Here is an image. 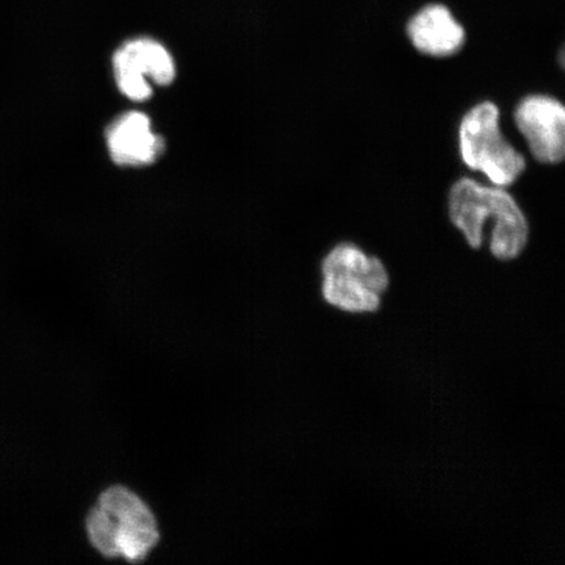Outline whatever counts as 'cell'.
<instances>
[{"label":"cell","instance_id":"cell-3","mask_svg":"<svg viewBox=\"0 0 565 565\" xmlns=\"http://www.w3.org/2000/svg\"><path fill=\"white\" fill-rule=\"evenodd\" d=\"M459 145L465 164L483 172L494 183L510 186L524 172L526 162L499 130V109L483 103L465 116L459 129Z\"/></svg>","mask_w":565,"mask_h":565},{"label":"cell","instance_id":"cell-5","mask_svg":"<svg viewBox=\"0 0 565 565\" xmlns=\"http://www.w3.org/2000/svg\"><path fill=\"white\" fill-rule=\"evenodd\" d=\"M98 507L115 521L118 556L139 562L157 546V521L136 493L125 487H111L102 494Z\"/></svg>","mask_w":565,"mask_h":565},{"label":"cell","instance_id":"cell-8","mask_svg":"<svg viewBox=\"0 0 565 565\" xmlns=\"http://www.w3.org/2000/svg\"><path fill=\"white\" fill-rule=\"evenodd\" d=\"M408 35L419 52L435 56L455 54L462 47L465 31L447 7L428 6L409 21Z\"/></svg>","mask_w":565,"mask_h":565},{"label":"cell","instance_id":"cell-6","mask_svg":"<svg viewBox=\"0 0 565 565\" xmlns=\"http://www.w3.org/2000/svg\"><path fill=\"white\" fill-rule=\"evenodd\" d=\"M514 121L536 160L556 164L564 159L565 110L561 102L548 96H529L515 109Z\"/></svg>","mask_w":565,"mask_h":565},{"label":"cell","instance_id":"cell-1","mask_svg":"<svg viewBox=\"0 0 565 565\" xmlns=\"http://www.w3.org/2000/svg\"><path fill=\"white\" fill-rule=\"evenodd\" d=\"M451 222L468 243L478 249L483 243L487 218L494 223L491 252L501 260L519 257L527 243L529 225L519 204L503 189L479 185L475 180H459L449 198Z\"/></svg>","mask_w":565,"mask_h":565},{"label":"cell","instance_id":"cell-4","mask_svg":"<svg viewBox=\"0 0 565 565\" xmlns=\"http://www.w3.org/2000/svg\"><path fill=\"white\" fill-rule=\"evenodd\" d=\"M113 70L119 90L134 102L152 96L151 83L168 86L175 76L171 53L152 39L125 42L113 56Z\"/></svg>","mask_w":565,"mask_h":565},{"label":"cell","instance_id":"cell-9","mask_svg":"<svg viewBox=\"0 0 565 565\" xmlns=\"http://www.w3.org/2000/svg\"><path fill=\"white\" fill-rule=\"evenodd\" d=\"M87 532L92 545L97 551L108 557H116V526L115 521L106 513L103 508L97 507L92 510L87 518Z\"/></svg>","mask_w":565,"mask_h":565},{"label":"cell","instance_id":"cell-7","mask_svg":"<svg viewBox=\"0 0 565 565\" xmlns=\"http://www.w3.org/2000/svg\"><path fill=\"white\" fill-rule=\"evenodd\" d=\"M113 161L124 167H141L157 161L164 151V140L152 131L145 113L127 111L106 130Z\"/></svg>","mask_w":565,"mask_h":565},{"label":"cell","instance_id":"cell-2","mask_svg":"<svg viewBox=\"0 0 565 565\" xmlns=\"http://www.w3.org/2000/svg\"><path fill=\"white\" fill-rule=\"evenodd\" d=\"M324 301L343 313L372 315L383 306L388 275L383 263L352 244H341L322 263Z\"/></svg>","mask_w":565,"mask_h":565}]
</instances>
